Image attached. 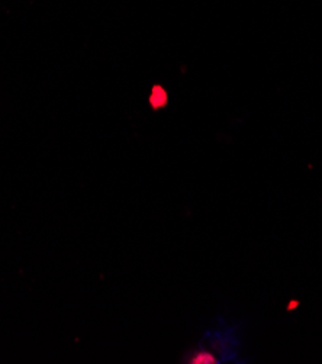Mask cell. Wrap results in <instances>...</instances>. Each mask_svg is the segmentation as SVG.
<instances>
[{
  "label": "cell",
  "instance_id": "1",
  "mask_svg": "<svg viewBox=\"0 0 322 364\" xmlns=\"http://www.w3.org/2000/svg\"><path fill=\"white\" fill-rule=\"evenodd\" d=\"M190 363H193V364H215V363H218V360L209 351H199L198 354H195L190 358Z\"/></svg>",
  "mask_w": 322,
  "mask_h": 364
}]
</instances>
